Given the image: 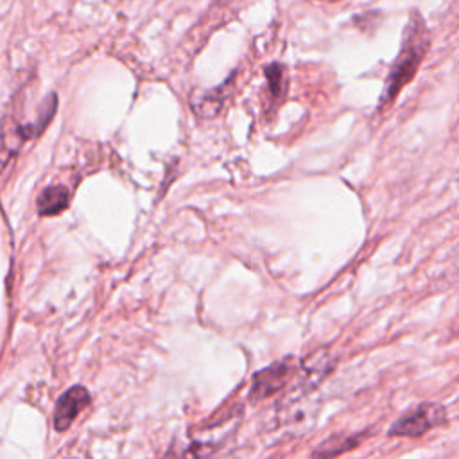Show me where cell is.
I'll list each match as a JSON object with an SVG mask.
<instances>
[{
	"mask_svg": "<svg viewBox=\"0 0 459 459\" xmlns=\"http://www.w3.org/2000/svg\"><path fill=\"white\" fill-rule=\"evenodd\" d=\"M429 32L423 23V18L418 11L411 13L409 23L405 27L403 43L400 48V54L396 56L389 75L385 79V86L380 97V106L391 104V100L398 95V91L414 77L427 48H429Z\"/></svg>",
	"mask_w": 459,
	"mask_h": 459,
	"instance_id": "1",
	"label": "cell"
},
{
	"mask_svg": "<svg viewBox=\"0 0 459 459\" xmlns=\"http://www.w3.org/2000/svg\"><path fill=\"white\" fill-rule=\"evenodd\" d=\"M445 407L434 402H425L418 405L409 414L396 420L391 429L389 436H403V437H418L425 432L432 430L434 427L441 425L445 421Z\"/></svg>",
	"mask_w": 459,
	"mask_h": 459,
	"instance_id": "2",
	"label": "cell"
},
{
	"mask_svg": "<svg viewBox=\"0 0 459 459\" xmlns=\"http://www.w3.org/2000/svg\"><path fill=\"white\" fill-rule=\"evenodd\" d=\"M294 369L296 368L290 362V359H283V360H278V362L256 371L253 377L251 387H249V400L260 402V400H265L271 394L278 393L281 387H285V384L292 377Z\"/></svg>",
	"mask_w": 459,
	"mask_h": 459,
	"instance_id": "3",
	"label": "cell"
},
{
	"mask_svg": "<svg viewBox=\"0 0 459 459\" xmlns=\"http://www.w3.org/2000/svg\"><path fill=\"white\" fill-rule=\"evenodd\" d=\"M91 396L90 391L82 385H72L70 389H66L56 403L54 409V429L63 432L66 430L72 421L77 418V414L90 403Z\"/></svg>",
	"mask_w": 459,
	"mask_h": 459,
	"instance_id": "4",
	"label": "cell"
},
{
	"mask_svg": "<svg viewBox=\"0 0 459 459\" xmlns=\"http://www.w3.org/2000/svg\"><path fill=\"white\" fill-rule=\"evenodd\" d=\"M228 82H230V79L224 84H221L217 90L199 91L197 95H192L190 104H192L194 111L203 118L215 117L221 111V108L228 97V88H226Z\"/></svg>",
	"mask_w": 459,
	"mask_h": 459,
	"instance_id": "5",
	"label": "cell"
},
{
	"mask_svg": "<svg viewBox=\"0 0 459 459\" xmlns=\"http://www.w3.org/2000/svg\"><path fill=\"white\" fill-rule=\"evenodd\" d=\"M70 192L63 185L47 186L38 197V213L39 215H57L68 208Z\"/></svg>",
	"mask_w": 459,
	"mask_h": 459,
	"instance_id": "6",
	"label": "cell"
},
{
	"mask_svg": "<svg viewBox=\"0 0 459 459\" xmlns=\"http://www.w3.org/2000/svg\"><path fill=\"white\" fill-rule=\"evenodd\" d=\"M364 437H366V434H353V436H348L341 441H326L317 450H314L312 455H339L346 450L355 448Z\"/></svg>",
	"mask_w": 459,
	"mask_h": 459,
	"instance_id": "7",
	"label": "cell"
},
{
	"mask_svg": "<svg viewBox=\"0 0 459 459\" xmlns=\"http://www.w3.org/2000/svg\"><path fill=\"white\" fill-rule=\"evenodd\" d=\"M265 77H267V84H269V91L271 97L274 100L281 99L285 93V70L280 63H271L265 66Z\"/></svg>",
	"mask_w": 459,
	"mask_h": 459,
	"instance_id": "8",
	"label": "cell"
}]
</instances>
